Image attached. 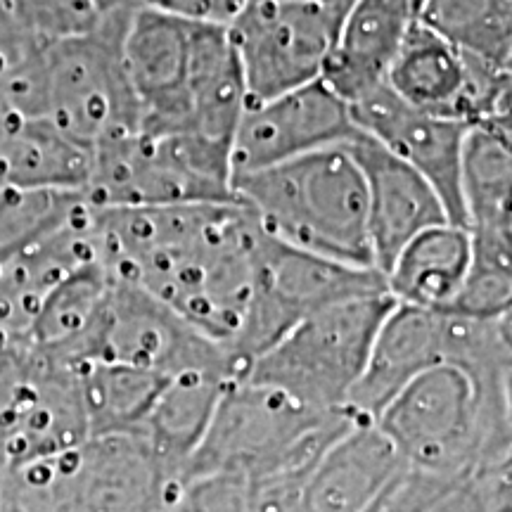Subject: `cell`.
<instances>
[{"mask_svg": "<svg viewBox=\"0 0 512 512\" xmlns=\"http://www.w3.org/2000/svg\"><path fill=\"white\" fill-rule=\"evenodd\" d=\"M93 235L98 264L114 280L152 294L233 351L264 242V230L238 200L93 207Z\"/></svg>", "mask_w": 512, "mask_h": 512, "instance_id": "1", "label": "cell"}, {"mask_svg": "<svg viewBox=\"0 0 512 512\" xmlns=\"http://www.w3.org/2000/svg\"><path fill=\"white\" fill-rule=\"evenodd\" d=\"M510 384L484 382L439 363L401 389L377 415L403 470L458 482L510 470Z\"/></svg>", "mask_w": 512, "mask_h": 512, "instance_id": "2", "label": "cell"}, {"mask_svg": "<svg viewBox=\"0 0 512 512\" xmlns=\"http://www.w3.org/2000/svg\"><path fill=\"white\" fill-rule=\"evenodd\" d=\"M133 3L100 17L91 31L31 50L0 74V105L41 117L93 152L138 131V110L121 62V34Z\"/></svg>", "mask_w": 512, "mask_h": 512, "instance_id": "3", "label": "cell"}, {"mask_svg": "<svg viewBox=\"0 0 512 512\" xmlns=\"http://www.w3.org/2000/svg\"><path fill=\"white\" fill-rule=\"evenodd\" d=\"M233 200L268 238L375 271L366 185L349 143L235 176Z\"/></svg>", "mask_w": 512, "mask_h": 512, "instance_id": "4", "label": "cell"}, {"mask_svg": "<svg viewBox=\"0 0 512 512\" xmlns=\"http://www.w3.org/2000/svg\"><path fill=\"white\" fill-rule=\"evenodd\" d=\"M356 420L347 411H316L278 389L235 377L223 387L178 484L202 477L302 479Z\"/></svg>", "mask_w": 512, "mask_h": 512, "instance_id": "5", "label": "cell"}, {"mask_svg": "<svg viewBox=\"0 0 512 512\" xmlns=\"http://www.w3.org/2000/svg\"><path fill=\"white\" fill-rule=\"evenodd\" d=\"M394 304L382 290L323 306L254 356L240 377L278 389L316 411L349 413V396Z\"/></svg>", "mask_w": 512, "mask_h": 512, "instance_id": "6", "label": "cell"}, {"mask_svg": "<svg viewBox=\"0 0 512 512\" xmlns=\"http://www.w3.org/2000/svg\"><path fill=\"white\" fill-rule=\"evenodd\" d=\"M83 197L112 209L230 202V150L188 133H126L93 147Z\"/></svg>", "mask_w": 512, "mask_h": 512, "instance_id": "7", "label": "cell"}, {"mask_svg": "<svg viewBox=\"0 0 512 512\" xmlns=\"http://www.w3.org/2000/svg\"><path fill=\"white\" fill-rule=\"evenodd\" d=\"M88 441L79 370L0 335V477Z\"/></svg>", "mask_w": 512, "mask_h": 512, "instance_id": "8", "label": "cell"}, {"mask_svg": "<svg viewBox=\"0 0 512 512\" xmlns=\"http://www.w3.org/2000/svg\"><path fill=\"white\" fill-rule=\"evenodd\" d=\"M347 8L311 0H247L228 24L247 102L318 81Z\"/></svg>", "mask_w": 512, "mask_h": 512, "instance_id": "9", "label": "cell"}, {"mask_svg": "<svg viewBox=\"0 0 512 512\" xmlns=\"http://www.w3.org/2000/svg\"><path fill=\"white\" fill-rule=\"evenodd\" d=\"M223 27L133 5L121 34V62L138 110V131L183 133L190 100Z\"/></svg>", "mask_w": 512, "mask_h": 512, "instance_id": "10", "label": "cell"}, {"mask_svg": "<svg viewBox=\"0 0 512 512\" xmlns=\"http://www.w3.org/2000/svg\"><path fill=\"white\" fill-rule=\"evenodd\" d=\"M382 290L387 285L373 268L339 264L287 247L264 233L252 302L233 354L245 370L254 356L278 342L299 320L342 299Z\"/></svg>", "mask_w": 512, "mask_h": 512, "instance_id": "11", "label": "cell"}, {"mask_svg": "<svg viewBox=\"0 0 512 512\" xmlns=\"http://www.w3.org/2000/svg\"><path fill=\"white\" fill-rule=\"evenodd\" d=\"M93 361L126 363L166 377L202 373L235 380L242 375L240 361L228 347L152 294L114 278Z\"/></svg>", "mask_w": 512, "mask_h": 512, "instance_id": "12", "label": "cell"}, {"mask_svg": "<svg viewBox=\"0 0 512 512\" xmlns=\"http://www.w3.org/2000/svg\"><path fill=\"white\" fill-rule=\"evenodd\" d=\"M512 69L463 55L420 19H413L387 74L403 102L467 126L510 117Z\"/></svg>", "mask_w": 512, "mask_h": 512, "instance_id": "13", "label": "cell"}, {"mask_svg": "<svg viewBox=\"0 0 512 512\" xmlns=\"http://www.w3.org/2000/svg\"><path fill=\"white\" fill-rule=\"evenodd\" d=\"M358 133L347 100L323 79L247 102L230 143L233 178L349 143Z\"/></svg>", "mask_w": 512, "mask_h": 512, "instance_id": "14", "label": "cell"}, {"mask_svg": "<svg viewBox=\"0 0 512 512\" xmlns=\"http://www.w3.org/2000/svg\"><path fill=\"white\" fill-rule=\"evenodd\" d=\"M349 112L358 131L377 140L384 150L418 171L437 190L448 221L465 226L460 202V159L470 126L408 105L387 83L349 102Z\"/></svg>", "mask_w": 512, "mask_h": 512, "instance_id": "15", "label": "cell"}, {"mask_svg": "<svg viewBox=\"0 0 512 512\" xmlns=\"http://www.w3.org/2000/svg\"><path fill=\"white\" fill-rule=\"evenodd\" d=\"M349 150L361 169L368 202V233L375 271H387L394 256L422 230L448 221L437 190L399 157L358 131ZM453 223V221H451Z\"/></svg>", "mask_w": 512, "mask_h": 512, "instance_id": "16", "label": "cell"}, {"mask_svg": "<svg viewBox=\"0 0 512 512\" xmlns=\"http://www.w3.org/2000/svg\"><path fill=\"white\" fill-rule=\"evenodd\" d=\"M448 358V311L394 304L377 330L361 380L349 396V413L375 422L406 384Z\"/></svg>", "mask_w": 512, "mask_h": 512, "instance_id": "17", "label": "cell"}, {"mask_svg": "<svg viewBox=\"0 0 512 512\" xmlns=\"http://www.w3.org/2000/svg\"><path fill=\"white\" fill-rule=\"evenodd\" d=\"M403 465L375 422L356 420L320 456L297 494V512H368Z\"/></svg>", "mask_w": 512, "mask_h": 512, "instance_id": "18", "label": "cell"}, {"mask_svg": "<svg viewBox=\"0 0 512 512\" xmlns=\"http://www.w3.org/2000/svg\"><path fill=\"white\" fill-rule=\"evenodd\" d=\"M413 19L411 0H354L320 79L347 105L384 86Z\"/></svg>", "mask_w": 512, "mask_h": 512, "instance_id": "19", "label": "cell"}, {"mask_svg": "<svg viewBox=\"0 0 512 512\" xmlns=\"http://www.w3.org/2000/svg\"><path fill=\"white\" fill-rule=\"evenodd\" d=\"M93 152L41 117L0 105V188L83 192Z\"/></svg>", "mask_w": 512, "mask_h": 512, "instance_id": "20", "label": "cell"}, {"mask_svg": "<svg viewBox=\"0 0 512 512\" xmlns=\"http://www.w3.org/2000/svg\"><path fill=\"white\" fill-rule=\"evenodd\" d=\"M472 256V235L460 223L444 221L408 242L384 271V285L396 304L448 311L463 290Z\"/></svg>", "mask_w": 512, "mask_h": 512, "instance_id": "21", "label": "cell"}, {"mask_svg": "<svg viewBox=\"0 0 512 512\" xmlns=\"http://www.w3.org/2000/svg\"><path fill=\"white\" fill-rule=\"evenodd\" d=\"M228 382L230 380H223V377L202 373L171 377L140 430L133 434V439L145 448L166 482H181L185 465L200 446Z\"/></svg>", "mask_w": 512, "mask_h": 512, "instance_id": "22", "label": "cell"}, {"mask_svg": "<svg viewBox=\"0 0 512 512\" xmlns=\"http://www.w3.org/2000/svg\"><path fill=\"white\" fill-rule=\"evenodd\" d=\"M510 117L467 128L460 159V202L470 233L512 238Z\"/></svg>", "mask_w": 512, "mask_h": 512, "instance_id": "23", "label": "cell"}, {"mask_svg": "<svg viewBox=\"0 0 512 512\" xmlns=\"http://www.w3.org/2000/svg\"><path fill=\"white\" fill-rule=\"evenodd\" d=\"M171 377L114 361H91L79 368L88 439L133 437Z\"/></svg>", "mask_w": 512, "mask_h": 512, "instance_id": "24", "label": "cell"}, {"mask_svg": "<svg viewBox=\"0 0 512 512\" xmlns=\"http://www.w3.org/2000/svg\"><path fill=\"white\" fill-rule=\"evenodd\" d=\"M415 19L463 55L512 69V0H422Z\"/></svg>", "mask_w": 512, "mask_h": 512, "instance_id": "25", "label": "cell"}, {"mask_svg": "<svg viewBox=\"0 0 512 512\" xmlns=\"http://www.w3.org/2000/svg\"><path fill=\"white\" fill-rule=\"evenodd\" d=\"M470 235V268L463 290L448 311L475 318L505 316L512 309V238Z\"/></svg>", "mask_w": 512, "mask_h": 512, "instance_id": "26", "label": "cell"}, {"mask_svg": "<svg viewBox=\"0 0 512 512\" xmlns=\"http://www.w3.org/2000/svg\"><path fill=\"white\" fill-rule=\"evenodd\" d=\"M19 27L36 43L91 31L107 10L102 0H10Z\"/></svg>", "mask_w": 512, "mask_h": 512, "instance_id": "27", "label": "cell"}, {"mask_svg": "<svg viewBox=\"0 0 512 512\" xmlns=\"http://www.w3.org/2000/svg\"><path fill=\"white\" fill-rule=\"evenodd\" d=\"M131 3L162 12V15L185 19V22L228 27L245 8L247 0H131Z\"/></svg>", "mask_w": 512, "mask_h": 512, "instance_id": "28", "label": "cell"}, {"mask_svg": "<svg viewBox=\"0 0 512 512\" xmlns=\"http://www.w3.org/2000/svg\"><path fill=\"white\" fill-rule=\"evenodd\" d=\"M311 3H325V5H339V8H349L354 0H311Z\"/></svg>", "mask_w": 512, "mask_h": 512, "instance_id": "29", "label": "cell"}, {"mask_svg": "<svg viewBox=\"0 0 512 512\" xmlns=\"http://www.w3.org/2000/svg\"><path fill=\"white\" fill-rule=\"evenodd\" d=\"M102 3H105V8H114V5L128 3V0H102Z\"/></svg>", "mask_w": 512, "mask_h": 512, "instance_id": "30", "label": "cell"}, {"mask_svg": "<svg viewBox=\"0 0 512 512\" xmlns=\"http://www.w3.org/2000/svg\"><path fill=\"white\" fill-rule=\"evenodd\" d=\"M411 3H413V8H415V10H418V8H420V3H422V0H411Z\"/></svg>", "mask_w": 512, "mask_h": 512, "instance_id": "31", "label": "cell"}]
</instances>
